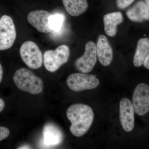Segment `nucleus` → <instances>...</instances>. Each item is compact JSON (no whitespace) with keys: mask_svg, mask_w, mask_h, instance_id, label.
<instances>
[{"mask_svg":"<svg viewBox=\"0 0 149 149\" xmlns=\"http://www.w3.org/2000/svg\"><path fill=\"white\" fill-rule=\"evenodd\" d=\"M97 56L95 44L92 41H89L85 45L84 54L75 61L74 66L80 72L88 73L92 70L95 65Z\"/></svg>","mask_w":149,"mask_h":149,"instance_id":"nucleus-7","label":"nucleus"},{"mask_svg":"<svg viewBox=\"0 0 149 149\" xmlns=\"http://www.w3.org/2000/svg\"><path fill=\"white\" fill-rule=\"evenodd\" d=\"M62 2L67 12L73 17L84 13L88 7L87 0H62Z\"/></svg>","mask_w":149,"mask_h":149,"instance_id":"nucleus-15","label":"nucleus"},{"mask_svg":"<svg viewBox=\"0 0 149 149\" xmlns=\"http://www.w3.org/2000/svg\"><path fill=\"white\" fill-rule=\"evenodd\" d=\"M149 53V38H141L138 41L133 58L134 66L139 67L143 64Z\"/></svg>","mask_w":149,"mask_h":149,"instance_id":"nucleus-16","label":"nucleus"},{"mask_svg":"<svg viewBox=\"0 0 149 149\" xmlns=\"http://www.w3.org/2000/svg\"><path fill=\"white\" fill-rule=\"evenodd\" d=\"M52 15L47 10H35L28 14L27 19L28 22L39 32L49 33L52 31L49 24L50 18Z\"/></svg>","mask_w":149,"mask_h":149,"instance_id":"nucleus-9","label":"nucleus"},{"mask_svg":"<svg viewBox=\"0 0 149 149\" xmlns=\"http://www.w3.org/2000/svg\"><path fill=\"white\" fill-rule=\"evenodd\" d=\"M133 105L135 112L139 116L149 111V86L141 83L137 85L133 92Z\"/></svg>","mask_w":149,"mask_h":149,"instance_id":"nucleus-8","label":"nucleus"},{"mask_svg":"<svg viewBox=\"0 0 149 149\" xmlns=\"http://www.w3.org/2000/svg\"><path fill=\"white\" fill-rule=\"evenodd\" d=\"M135 0H116L118 8L124 9L130 5Z\"/></svg>","mask_w":149,"mask_h":149,"instance_id":"nucleus-18","label":"nucleus"},{"mask_svg":"<svg viewBox=\"0 0 149 149\" xmlns=\"http://www.w3.org/2000/svg\"><path fill=\"white\" fill-rule=\"evenodd\" d=\"M10 134V130L8 128L0 126V141L6 139Z\"/></svg>","mask_w":149,"mask_h":149,"instance_id":"nucleus-19","label":"nucleus"},{"mask_svg":"<svg viewBox=\"0 0 149 149\" xmlns=\"http://www.w3.org/2000/svg\"><path fill=\"white\" fill-rule=\"evenodd\" d=\"M104 30L109 37H114L117 32V26L123 20V16L120 12L107 14L103 17Z\"/></svg>","mask_w":149,"mask_h":149,"instance_id":"nucleus-14","label":"nucleus"},{"mask_svg":"<svg viewBox=\"0 0 149 149\" xmlns=\"http://www.w3.org/2000/svg\"><path fill=\"white\" fill-rule=\"evenodd\" d=\"M68 88L74 92L95 89L98 86L100 81L95 75L84 73L70 74L66 80Z\"/></svg>","mask_w":149,"mask_h":149,"instance_id":"nucleus-5","label":"nucleus"},{"mask_svg":"<svg viewBox=\"0 0 149 149\" xmlns=\"http://www.w3.org/2000/svg\"><path fill=\"white\" fill-rule=\"evenodd\" d=\"M133 104L127 98H123L119 104V118L123 128L126 132L132 131L135 124Z\"/></svg>","mask_w":149,"mask_h":149,"instance_id":"nucleus-10","label":"nucleus"},{"mask_svg":"<svg viewBox=\"0 0 149 149\" xmlns=\"http://www.w3.org/2000/svg\"><path fill=\"white\" fill-rule=\"evenodd\" d=\"M70 53L69 48L66 45L59 46L54 50L45 51L43 56V62L46 69L50 72H55L68 61Z\"/></svg>","mask_w":149,"mask_h":149,"instance_id":"nucleus-3","label":"nucleus"},{"mask_svg":"<svg viewBox=\"0 0 149 149\" xmlns=\"http://www.w3.org/2000/svg\"><path fill=\"white\" fill-rule=\"evenodd\" d=\"M29 146H22L19 147L18 149H29Z\"/></svg>","mask_w":149,"mask_h":149,"instance_id":"nucleus-23","label":"nucleus"},{"mask_svg":"<svg viewBox=\"0 0 149 149\" xmlns=\"http://www.w3.org/2000/svg\"><path fill=\"white\" fill-rule=\"evenodd\" d=\"M5 105V104L3 100L0 98V112L2 111L3 110L4 108Z\"/></svg>","mask_w":149,"mask_h":149,"instance_id":"nucleus-21","label":"nucleus"},{"mask_svg":"<svg viewBox=\"0 0 149 149\" xmlns=\"http://www.w3.org/2000/svg\"><path fill=\"white\" fill-rule=\"evenodd\" d=\"M64 16L63 15L56 13L52 15L50 18L49 24L52 28V32L59 33L63 27L64 22Z\"/></svg>","mask_w":149,"mask_h":149,"instance_id":"nucleus-17","label":"nucleus"},{"mask_svg":"<svg viewBox=\"0 0 149 149\" xmlns=\"http://www.w3.org/2000/svg\"><path fill=\"white\" fill-rule=\"evenodd\" d=\"M146 2L147 6H148L149 11V0H146Z\"/></svg>","mask_w":149,"mask_h":149,"instance_id":"nucleus-24","label":"nucleus"},{"mask_svg":"<svg viewBox=\"0 0 149 149\" xmlns=\"http://www.w3.org/2000/svg\"><path fill=\"white\" fill-rule=\"evenodd\" d=\"M128 18L132 21L142 22L149 19V11L146 3L143 1L136 3L126 13Z\"/></svg>","mask_w":149,"mask_h":149,"instance_id":"nucleus-13","label":"nucleus"},{"mask_svg":"<svg viewBox=\"0 0 149 149\" xmlns=\"http://www.w3.org/2000/svg\"><path fill=\"white\" fill-rule=\"evenodd\" d=\"M42 134V143L45 147L58 146L63 141V133L56 125L53 123H47L44 126Z\"/></svg>","mask_w":149,"mask_h":149,"instance_id":"nucleus-11","label":"nucleus"},{"mask_svg":"<svg viewBox=\"0 0 149 149\" xmlns=\"http://www.w3.org/2000/svg\"><path fill=\"white\" fill-rule=\"evenodd\" d=\"M66 115L71 123L70 128V132L77 137H81L87 133L94 120L93 109L85 104L70 106L67 110Z\"/></svg>","mask_w":149,"mask_h":149,"instance_id":"nucleus-1","label":"nucleus"},{"mask_svg":"<svg viewBox=\"0 0 149 149\" xmlns=\"http://www.w3.org/2000/svg\"><path fill=\"white\" fill-rule=\"evenodd\" d=\"M3 76V67L1 65L0 63V83L1 82L2 80Z\"/></svg>","mask_w":149,"mask_h":149,"instance_id":"nucleus-22","label":"nucleus"},{"mask_svg":"<svg viewBox=\"0 0 149 149\" xmlns=\"http://www.w3.org/2000/svg\"><path fill=\"white\" fill-rule=\"evenodd\" d=\"M19 53L22 59L29 68L37 69L42 67V54L34 42L27 41L23 43L20 47Z\"/></svg>","mask_w":149,"mask_h":149,"instance_id":"nucleus-4","label":"nucleus"},{"mask_svg":"<svg viewBox=\"0 0 149 149\" xmlns=\"http://www.w3.org/2000/svg\"><path fill=\"white\" fill-rule=\"evenodd\" d=\"M15 25L12 17L3 15L0 19V51L11 47L16 38Z\"/></svg>","mask_w":149,"mask_h":149,"instance_id":"nucleus-6","label":"nucleus"},{"mask_svg":"<svg viewBox=\"0 0 149 149\" xmlns=\"http://www.w3.org/2000/svg\"><path fill=\"white\" fill-rule=\"evenodd\" d=\"M97 52L98 58L102 65L107 66L111 64L113 58V52L105 35H99L97 43Z\"/></svg>","mask_w":149,"mask_h":149,"instance_id":"nucleus-12","label":"nucleus"},{"mask_svg":"<svg viewBox=\"0 0 149 149\" xmlns=\"http://www.w3.org/2000/svg\"><path fill=\"white\" fill-rule=\"evenodd\" d=\"M13 80L17 87L21 91L33 95L40 94L43 91L42 80L27 68L17 70L14 74Z\"/></svg>","mask_w":149,"mask_h":149,"instance_id":"nucleus-2","label":"nucleus"},{"mask_svg":"<svg viewBox=\"0 0 149 149\" xmlns=\"http://www.w3.org/2000/svg\"><path fill=\"white\" fill-rule=\"evenodd\" d=\"M144 67L147 69L149 70V54L147 55L143 63Z\"/></svg>","mask_w":149,"mask_h":149,"instance_id":"nucleus-20","label":"nucleus"}]
</instances>
